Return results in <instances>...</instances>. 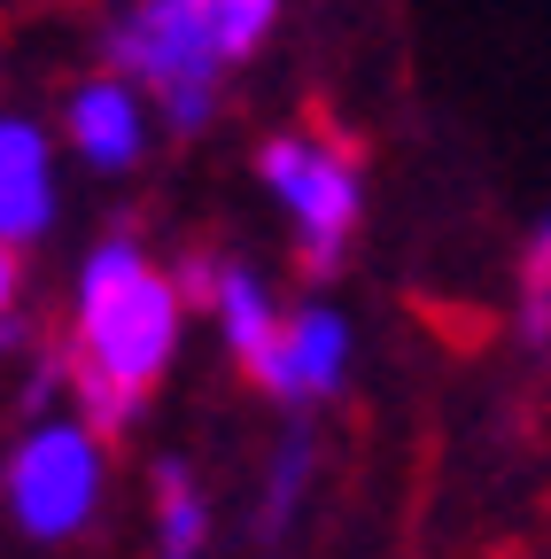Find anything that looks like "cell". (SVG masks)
I'll return each mask as SVG.
<instances>
[{"instance_id": "1", "label": "cell", "mask_w": 551, "mask_h": 559, "mask_svg": "<svg viewBox=\"0 0 551 559\" xmlns=\"http://www.w3.org/2000/svg\"><path fill=\"white\" fill-rule=\"evenodd\" d=\"M179 319H187V296L148 264L141 241H101L79 272V358H71V381L86 396V419L101 436H124L141 419L156 373L171 366L179 349Z\"/></svg>"}, {"instance_id": "2", "label": "cell", "mask_w": 551, "mask_h": 559, "mask_svg": "<svg viewBox=\"0 0 551 559\" xmlns=\"http://www.w3.org/2000/svg\"><path fill=\"white\" fill-rule=\"evenodd\" d=\"M109 62L148 86L171 132H202L218 117V70L233 62L218 32V0H132L109 24Z\"/></svg>"}, {"instance_id": "3", "label": "cell", "mask_w": 551, "mask_h": 559, "mask_svg": "<svg viewBox=\"0 0 551 559\" xmlns=\"http://www.w3.org/2000/svg\"><path fill=\"white\" fill-rule=\"evenodd\" d=\"M256 171H264L272 194H280V210L296 218L303 264L334 272L342 249H350V234H358V210H366L358 156L350 148H326V140H311V132H272L256 148Z\"/></svg>"}, {"instance_id": "4", "label": "cell", "mask_w": 551, "mask_h": 559, "mask_svg": "<svg viewBox=\"0 0 551 559\" xmlns=\"http://www.w3.org/2000/svg\"><path fill=\"white\" fill-rule=\"evenodd\" d=\"M9 506L24 536H79L101 506V428L94 419H39L9 459Z\"/></svg>"}, {"instance_id": "5", "label": "cell", "mask_w": 551, "mask_h": 559, "mask_svg": "<svg viewBox=\"0 0 551 559\" xmlns=\"http://www.w3.org/2000/svg\"><path fill=\"white\" fill-rule=\"evenodd\" d=\"M62 140H71L94 171H132L141 148H148V86L109 62L101 79L71 86V102H62Z\"/></svg>"}, {"instance_id": "6", "label": "cell", "mask_w": 551, "mask_h": 559, "mask_svg": "<svg viewBox=\"0 0 551 559\" xmlns=\"http://www.w3.org/2000/svg\"><path fill=\"white\" fill-rule=\"evenodd\" d=\"M55 226V140L32 117H0V241H39Z\"/></svg>"}, {"instance_id": "7", "label": "cell", "mask_w": 551, "mask_h": 559, "mask_svg": "<svg viewBox=\"0 0 551 559\" xmlns=\"http://www.w3.org/2000/svg\"><path fill=\"white\" fill-rule=\"evenodd\" d=\"M211 311H218V326H226V342H233V358L249 366V381H256V389H280V342H288V319L272 311L264 280L241 272V264H226Z\"/></svg>"}, {"instance_id": "8", "label": "cell", "mask_w": 551, "mask_h": 559, "mask_svg": "<svg viewBox=\"0 0 551 559\" xmlns=\"http://www.w3.org/2000/svg\"><path fill=\"white\" fill-rule=\"evenodd\" d=\"M350 366V326H342L326 304L296 311L288 319V342H280V389L272 396H326Z\"/></svg>"}, {"instance_id": "9", "label": "cell", "mask_w": 551, "mask_h": 559, "mask_svg": "<svg viewBox=\"0 0 551 559\" xmlns=\"http://www.w3.org/2000/svg\"><path fill=\"white\" fill-rule=\"evenodd\" d=\"M156 506H164V559H202V536H211V506L179 459L156 466Z\"/></svg>"}, {"instance_id": "10", "label": "cell", "mask_w": 551, "mask_h": 559, "mask_svg": "<svg viewBox=\"0 0 551 559\" xmlns=\"http://www.w3.org/2000/svg\"><path fill=\"white\" fill-rule=\"evenodd\" d=\"M303 474H311V443L288 436L280 459H272V481H264V513H256L264 536H280V528H288V513H296V498H303Z\"/></svg>"}, {"instance_id": "11", "label": "cell", "mask_w": 551, "mask_h": 559, "mask_svg": "<svg viewBox=\"0 0 551 559\" xmlns=\"http://www.w3.org/2000/svg\"><path fill=\"white\" fill-rule=\"evenodd\" d=\"M280 9H288V0H218V32H226V55H233V62H249V55L272 39Z\"/></svg>"}, {"instance_id": "12", "label": "cell", "mask_w": 551, "mask_h": 559, "mask_svg": "<svg viewBox=\"0 0 551 559\" xmlns=\"http://www.w3.org/2000/svg\"><path fill=\"white\" fill-rule=\"evenodd\" d=\"M528 334L551 342V218H543L536 241H528Z\"/></svg>"}, {"instance_id": "13", "label": "cell", "mask_w": 551, "mask_h": 559, "mask_svg": "<svg viewBox=\"0 0 551 559\" xmlns=\"http://www.w3.org/2000/svg\"><path fill=\"white\" fill-rule=\"evenodd\" d=\"M16 311V241H0V326Z\"/></svg>"}]
</instances>
